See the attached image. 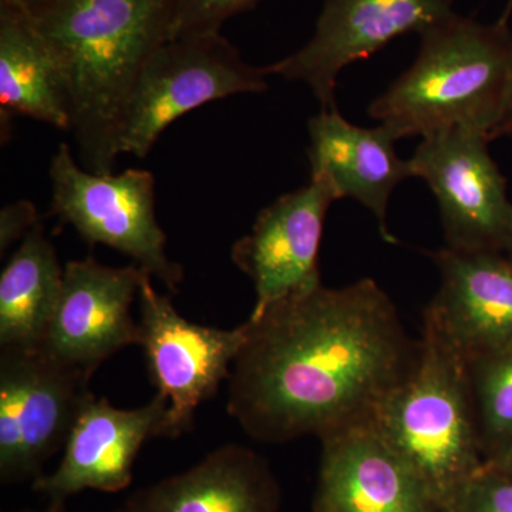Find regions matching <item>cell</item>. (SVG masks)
Wrapping results in <instances>:
<instances>
[{
	"label": "cell",
	"instance_id": "28",
	"mask_svg": "<svg viewBox=\"0 0 512 512\" xmlns=\"http://www.w3.org/2000/svg\"><path fill=\"white\" fill-rule=\"evenodd\" d=\"M20 512H66L64 510H53V508L46 507L45 510H25Z\"/></svg>",
	"mask_w": 512,
	"mask_h": 512
},
{
	"label": "cell",
	"instance_id": "6",
	"mask_svg": "<svg viewBox=\"0 0 512 512\" xmlns=\"http://www.w3.org/2000/svg\"><path fill=\"white\" fill-rule=\"evenodd\" d=\"M262 67L245 62L221 33L168 40L150 57L128 97L119 153L146 158L165 128L184 114L268 89Z\"/></svg>",
	"mask_w": 512,
	"mask_h": 512
},
{
	"label": "cell",
	"instance_id": "27",
	"mask_svg": "<svg viewBox=\"0 0 512 512\" xmlns=\"http://www.w3.org/2000/svg\"><path fill=\"white\" fill-rule=\"evenodd\" d=\"M512 13V0H507V6H505V12L503 19L508 20Z\"/></svg>",
	"mask_w": 512,
	"mask_h": 512
},
{
	"label": "cell",
	"instance_id": "25",
	"mask_svg": "<svg viewBox=\"0 0 512 512\" xmlns=\"http://www.w3.org/2000/svg\"><path fill=\"white\" fill-rule=\"evenodd\" d=\"M484 468L512 478V439L485 458Z\"/></svg>",
	"mask_w": 512,
	"mask_h": 512
},
{
	"label": "cell",
	"instance_id": "21",
	"mask_svg": "<svg viewBox=\"0 0 512 512\" xmlns=\"http://www.w3.org/2000/svg\"><path fill=\"white\" fill-rule=\"evenodd\" d=\"M23 377L18 353L0 349V483L16 485L22 451Z\"/></svg>",
	"mask_w": 512,
	"mask_h": 512
},
{
	"label": "cell",
	"instance_id": "3",
	"mask_svg": "<svg viewBox=\"0 0 512 512\" xmlns=\"http://www.w3.org/2000/svg\"><path fill=\"white\" fill-rule=\"evenodd\" d=\"M511 87L508 20L483 23L454 12L421 33L416 60L372 101L369 116L397 140L464 128L493 141Z\"/></svg>",
	"mask_w": 512,
	"mask_h": 512
},
{
	"label": "cell",
	"instance_id": "17",
	"mask_svg": "<svg viewBox=\"0 0 512 512\" xmlns=\"http://www.w3.org/2000/svg\"><path fill=\"white\" fill-rule=\"evenodd\" d=\"M13 350L23 377L22 451L16 485H32L46 474L47 461L66 446L80 410L93 394L92 375L42 348Z\"/></svg>",
	"mask_w": 512,
	"mask_h": 512
},
{
	"label": "cell",
	"instance_id": "20",
	"mask_svg": "<svg viewBox=\"0 0 512 512\" xmlns=\"http://www.w3.org/2000/svg\"><path fill=\"white\" fill-rule=\"evenodd\" d=\"M484 458L512 439V346L467 363Z\"/></svg>",
	"mask_w": 512,
	"mask_h": 512
},
{
	"label": "cell",
	"instance_id": "19",
	"mask_svg": "<svg viewBox=\"0 0 512 512\" xmlns=\"http://www.w3.org/2000/svg\"><path fill=\"white\" fill-rule=\"evenodd\" d=\"M56 249L37 224L0 275V349H39L63 286Z\"/></svg>",
	"mask_w": 512,
	"mask_h": 512
},
{
	"label": "cell",
	"instance_id": "9",
	"mask_svg": "<svg viewBox=\"0 0 512 512\" xmlns=\"http://www.w3.org/2000/svg\"><path fill=\"white\" fill-rule=\"evenodd\" d=\"M454 0H323L312 39L293 55L262 67L266 76L305 83L322 110L338 109L335 90L345 67L375 55L397 37L447 18Z\"/></svg>",
	"mask_w": 512,
	"mask_h": 512
},
{
	"label": "cell",
	"instance_id": "7",
	"mask_svg": "<svg viewBox=\"0 0 512 512\" xmlns=\"http://www.w3.org/2000/svg\"><path fill=\"white\" fill-rule=\"evenodd\" d=\"M151 279L146 272L138 292V346L151 383L168 402L167 439H177L191 429L198 407L228 382L247 323L220 329L190 322Z\"/></svg>",
	"mask_w": 512,
	"mask_h": 512
},
{
	"label": "cell",
	"instance_id": "14",
	"mask_svg": "<svg viewBox=\"0 0 512 512\" xmlns=\"http://www.w3.org/2000/svg\"><path fill=\"white\" fill-rule=\"evenodd\" d=\"M320 443L313 512H441L372 424L339 431Z\"/></svg>",
	"mask_w": 512,
	"mask_h": 512
},
{
	"label": "cell",
	"instance_id": "26",
	"mask_svg": "<svg viewBox=\"0 0 512 512\" xmlns=\"http://www.w3.org/2000/svg\"><path fill=\"white\" fill-rule=\"evenodd\" d=\"M500 137L512 138V87L510 97H508L507 107H505L503 119H501L500 124L495 128L493 140Z\"/></svg>",
	"mask_w": 512,
	"mask_h": 512
},
{
	"label": "cell",
	"instance_id": "18",
	"mask_svg": "<svg viewBox=\"0 0 512 512\" xmlns=\"http://www.w3.org/2000/svg\"><path fill=\"white\" fill-rule=\"evenodd\" d=\"M0 107L69 131L70 104L62 66L15 0H0Z\"/></svg>",
	"mask_w": 512,
	"mask_h": 512
},
{
	"label": "cell",
	"instance_id": "12",
	"mask_svg": "<svg viewBox=\"0 0 512 512\" xmlns=\"http://www.w3.org/2000/svg\"><path fill=\"white\" fill-rule=\"evenodd\" d=\"M335 201L338 197L330 185L311 177V183L282 195L259 212L251 232L235 242L232 262L255 288L249 316L320 284V241Z\"/></svg>",
	"mask_w": 512,
	"mask_h": 512
},
{
	"label": "cell",
	"instance_id": "11",
	"mask_svg": "<svg viewBox=\"0 0 512 512\" xmlns=\"http://www.w3.org/2000/svg\"><path fill=\"white\" fill-rule=\"evenodd\" d=\"M144 274L134 264L113 268L93 258L67 262L42 349L93 376L111 356L138 345L131 308Z\"/></svg>",
	"mask_w": 512,
	"mask_h": 512
},
{
	"label": "cell",
	"instance_id": "29",
	"mask_svg": "<svg viewBox=\"0 0 512 512\" xmlns=\"http://www.w3.org/2000/svg\"><path fill=\"white\" fill-rule=\"evenodd\" d=\"M507 255H510L511 258H512V244H511L510 249H508Z\"/></svg>",
	"mask_w": 512,
	"mask_h": 512
},
{
	"label": "cell",
	"instance_id": "23",
	"mask_svg": "<svg viewBox=\"0 0 512 512\" xmlns=\"http://www.w3.org/2000/svg\"><path fill=\"white\" fill-rule=\"evenodd\" d=\"M453 512H512V478L483 468Z\"/></svg>",
	"mask_w": 512,
	"mask_h": 512
},
{
	"label": "cell",
	"instance_id": "2",
	"mask_svg": "<svg viewBox=\"0 0 512 512\" xmlns=\"http://www.w3.org/2000/svg\"><path fill=\"white\" fill-rule=\"evenodd\" d=\"M59 59L83 168L113 173L128 97L173 33L175 0H15Z\"/></svg>",
	"mask_w": 512,
	"mask_h": 512
},
{
	"label": "cell",
	"instance_id": "10",
	"mask_svg": "<svg viewBox=\"0 0 512 512\" xmlns=\"http://www.w3.org/2000/svg\"><path fill=\"white\" fill-rule=\"evenodd\" d=\"M168 402L156 394L137 409H119L94 394L84 403L59 466L32 484L47 507L64 510L83 491L116 494L133 483L134 464L148 440L167 439Z\"/></svg>",
	"mask_w": 512,
	"mask_h": 512
},
{
	"label": "cell",
	"instance_id": "8",
	"mask_svg": "<svg viewBox=\"0 0 512 512\" xmlns=\"http://www.w3.org/2000/svg\"><path fill=\"white\" fill-rule=\"evenodd\" d=\"M490 138L464 128L424 137L410 158L413 177L436 197L447 247L507 254L512 204L507 180L488 150Z\"/></svg>",
	"mask_w": 512,
	"mask_h": 512
},
{
	"label": "cell",
	"instance_id": "16",
	"mask_svg": "<svg viewBox=\"0 0 512 512\" xmlns=\"http://www.w3.org/2000/svg\"><path fill=\"white\" fill-rule=\"evenodd\" d=\"M117 512H281V490L261 454L229 443L134 491Z\"/></svg>",
	"mask_w": 512,
	"mask_h": 512
},
{
	"label": "cell",
	"instance_id": "5",
	"mask_svg": "<svg viewBox=\"0 0 512 512\" xmlns=\"http://www.w3.org/2000/svg\"><path fill=\"white\" fill-rule=\"evenodd\" d=\"M52 215L92 245H106L178 292L183 266L167 254L156 214V180L144 170L96 174L80 167L67 144L50 163Z\"/></svg>",
	"mask_w": 512,
	"mask_h": 512
},
{
	"label": "cell",
	"instance_id": "13",
	"mask_svg": "<svg viewBox=\"0 0 512 512\" xmlns=\"http://www.w3.org/2000/svg\"><path fill=\"white\" fill-rule=\"evenodd\" d=\"M440 272L424 322L464 362L512 346V258L498 252H427Z\"/></svg>",
	"mask_w": 512,
	"mask_h": 512
},
{
	"label": "cell",
	"instance_id": "24",
	"mask_svg": "<svg viewBox=\"0 0 512 512\" xmlns=\"http://www.w3.org/2000/svg\"><path fill=\"white\" fill-rule=\"evenodd\" d=\"M39 222L32 202L18 201L6 205L0 212V252L5 254L16 241H22Z\"/></svg>",
	"mask_w": 512,
	"mask_h": 512
},
{
	"label": "cell",
	"instance_id": "1",
	"mask_svg": "<svg viewBox=\"0 0 512 512\" xmlns=\"http://www.w3.org/2000/svg\"><path fill=\"white\" fill-rule=\"evenodd\" d=\"M245 323L227 412L261 443L323 440L372 423L419 353L396 305L370 278L343 288L320 282Z\"/></svg>",
	"mask_w": 512,
	"mask_h": 512
},
{
	"label": "cell",
	"instance_id": "4",
	"mask_svg": "<svg viewBox=\"0 0 512 512\" xmlns=\"http://www.w3.org/2000/svg\"><path fill=\"white\" fill-rule=\"evenodd\" d=\"M372 427L406 461L441 512H453L485 458L467 363L424 322L409 375Z\"/></svg>",
	"mask_w": 512,
	"mask_h": 512
},
{
	"label": "cell",
	"instance_id": "15",
	"mask_svg": "<svg viewBox=\"0 0 512 512\" xmlns=\"http://www.w3.org/2000/svg\"><path fill=\"white\" fill-rule=\"evenodd\" d=\"M311 177L326 181L338 200L352 198L375 215L383 239L396 242L387 231L390 195L413 177L409 160L396 153L397 138L389 128H366L343 119L338 109L322 110L309 120Z\"/></svg>",
	"mask_w": 512,
	"mask_h": 512
},
{
	"label": "cell",
	"instance_id": "22",
	"mask_svg": "<svg viewBox=\"0 0 512 512\" xmlns=\"http://www.w3.org/2000/svg\"><path fill=\"white\" fill-rule=\"evenodd\" d=\"M259 0H175L171 40L220 33L232 16L254 8Z\"/></svg>",
	"mask_w": 512,
	"mask_h": 512
}]
</instances>
